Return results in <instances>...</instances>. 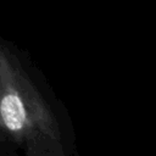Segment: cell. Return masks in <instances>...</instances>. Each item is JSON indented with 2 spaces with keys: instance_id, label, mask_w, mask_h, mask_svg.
I'll return each mask as SVG.
<instances>
[{
  "instance_id": "cell-1",
  "label": "cell",
  "mask_w": 156,
  "mask_h": 156,
  "mask_svg": "<svg viewBox=\"0 0 156 156\" xmlns=\"http://www.w3.org/2000/svg\"><path fill=\"white\" fill-rule=\"evenodd\" d=\"M0 112L6 127L12 130H20L26 121V111L22 100L16 94H6L0 104Z\"/></svg>"
}]
</instances>
